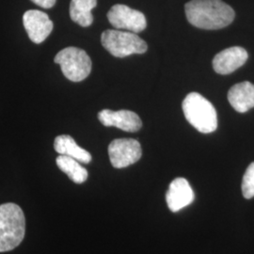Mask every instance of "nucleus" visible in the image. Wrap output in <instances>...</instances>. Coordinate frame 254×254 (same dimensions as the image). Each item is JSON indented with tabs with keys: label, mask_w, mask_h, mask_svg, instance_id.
Masks as SVG:
<instances>
[{
	"label": "nucleus",
	"mask_w": 254,
	"mask_h": 254,
	"mask_svg": "<svg viewBox=\"0 0 254 254\" xmlns=\"http://www.w3.org/2000/svg\"><path fill=\"white\" fill-rule=\"evenodd\" d=\"M54 62L60 64L64 76L73 82L86 79L91 71V61L89 55L77 47H67L55 57Z\"/></svg>",
	"instance_id": "39448f33"
},
{
	"label": "nucleus",
	"mask_w": 254,
	"mask_h": 254,
	"mask_svg": "<svg viewBox=\"0 0 254 254\" xmlns=\"http://www.w3.org/2000/svg\"><path fill=\"white\" fill-rule=\"evenodd\" d=\"M109 159L116 169H124L137 162L142 150L139 142L133 138H117L109 146Z\"/></svg>",
	"instance_id": "423d86ee"
},
{
	"label": "nucleus",
	"mask_w": 254,
	"mask_h": 254,
	"mask_svg": "<svg viewBox=\"0 0 254 254\" xmlns=\"http://www.w3.org/2000/svg\"><path fill=\"white\" fill-rule=\"evenodd\" d=\"M109 23L117 29H126L133 33L143 31L147 26L145 15L127 5H114L108 12Z\"/></svg>",
	"instance_id": "0eeeda50"
},
{
	"label": "nucleus",
	"mask_w": 254,
	"mask_h": 254,
	"mask_svg": "<svg viewBox=\"0 0 254 254\" xmlns=\"http://www.w3.org/2000/svg\"><path fill=\"white\" fill-rule=\"evenodd\" d=\"M242 193L245 199L254 197V162L250 164L242 180Z\"/></svg>",
	"instance_id": "dca6fc26"
},
{
	"label": "nucleus",
	"mask_w": 254,
	"mask_h": 254,
	"mask_svg": "<svg viewBox=\"0 0 254 254\" xmlns=\"http://www.w3.org/2000/svg\"><path fill=\"white\" fill-rule=\"evenodd\" d=\"M185 117L200 133L209 134L218 128V114L214 106L198 92L187 95L182 104Z\"/></svg>",
	"instance_id": "7ed1b4c3"
},
{
	"label": "nucleus",
	"mask_w": 254,
	"mask_h": 254,
	"mask_svg": "<svg viewBox=\"0 0 254 254\" xmlns=\"http://www.w3.org/2000/svg\"><path fill=\"white\" fill-rule=\"evenodd\" d=\"M228 100L237 112L244 113L254 108V85L241 82L233 86L228 92Z\"/></svg>",
	"instance_id": "f8f14e48"
},
{
	"label": "nucleus",
	"mask_w": 254,
	"mask_h": 254,
	"mask_svg": "<svg viewBox=\"0 0 254 254\" xmlns=\"http://www.w3.org/2000/svg\"><path fill=\"white\" fill-rule=\"evenodd\" d=\"M33 3H35L38 6L45 8V9H50L54 7L57 0H31Z\"/></svg>",
	"instance_id": "f3484780"
},
{
	"label": "nucleus",
	"mask_w": 254,
	"mask_h": 254,
	"mask_svg": "<svg viewBox=\"0 0 254 254\" xmlns=\"http://www.w3.org/2000/svg\"><path fill=\"white\" fill-rule=\"evenodd\" d=\"M188 21L201 29H220L234 21L236 13L221 0H191L185 6Z\"/></svg>",
	"instance_id": "f257e3e1"
},
{
	"label": "nucleus",
	"mask_w": 254,
	"mask_h": 254,
	"mask_svg": "<svg viewBox=\"0 0 254 254\" xmlns=\"http://www.w3.org/2000/svg\"><path fill=\"white\" fill-rule=\"evenodd\" d=\"M23 23L29 39L35 44L43 43L53 30V22L49 16L38 9L27 10Z\"/></svg>",
	"instance_id": "6e6552de"
},
{
	"label": "nucleus",
	"mask_w": 254,
	"mask_h": 254,
	"mask_svg": "<svg viewBox=\"0 0 254 254\" xmlns=\"http://www.w3.org/2000/svg\"><path fill=\"white\" fill-rule=\"evenodd\" d=\"M54 149L58 154L70 156L80 163L89 164L91 161V154L77 145L73 137L69 135L57 136L55 138Z\"/></svg>",
	"instance_id": "ddd939ff"
},
{
	"label": "nucleus",
	"mask_w": 254,
	"mask_h": 254,
	"mask_svg": "<svg viewBox=\"0 0 254 254\" xmlns=\"http://www.w3.org/2000/svg\"><path fill=\"white\" fill-rule=\"evenodd\" d=\"M57 165L59 169L66 173L68 177L75 184H83L88 179V172L82 167L80 162L67 155L60 154L57 157Z\"/></svg>",
	"instance_id": "2eb2a0df"
},
{
	"label": "nucleus",
	"mask_w": 254,
	"mask_h": 254,
	"mask_svg": "<svg viewBox=\"0 0 254 254\" xmlns=\"http://www.w3.org/2000/svg\"><path fill=\"white\" fill-rule=\"evenodd\" d=\"M26 218L21 207L12 202L0 205V253L12 251L25 237Z\"/></svg>",
	"instance_id": "f03ea898"
},
{
	"label": "nucleus",
	"mask_w": 254,
	"mask_h": 254,
	"mask_svg": "<svg viewBox=\"0 0 254 254\" xmlns=\"http://www.w3.org/2000/svg\"><path fill=\"white\" fill-rule=\"evenodd\" d=\"M98 119L105 127H117L126 132H136L142 127V122L138 115L130 110L113 111L103 109L98 113Z\"/></svg>",
	"instance_id": "1a4fd4ad"
},
{
	"label": "nucleus",
	"mask_w": 254,
	"mask_h": 254,
	"mask_svg": "<svg viewBox=\"0 0 254 254\" xmlns=\"http://www.w3.org/2000/svg\"><path fill=\"white\" fill-rule=\"evenodd\" d=\"M248 58V52L242 47L226 48L216 55L213 60V68L219 74H229L243 66Z\"/></svg>",
	"instance_id": "9d476101"
},
{
	"label": "nucleus",
	"mask_w": 254,
	"mask_h": 254,
	"mask_svg": "<svg viewBox=\"0 0 254 254\" xmlns=\"http://www.w3.org/2000/svg\"><path fill=\"white\" fill-rule=\"evenodd\" d=\"M102 46L116 58H125L130 55L143 54L147 51L145 42L130 31L108 29L102 33Z\"/></svg>",
	"instance_id": "20e7f679"
},
{
	"label": "nucleus",
	"mask_w": 254,
	"mask_h": 254,
	"mask_svg": "<svg viewBox=\"0 0 254 254\" xmlns=\"http://www.w3.org/2000/svg\"><path fill=\"white\" fill-rule=\"evenodd\" d=\"M194 199L195 195L190 183L182 177L176 178L171 183L166 194L167 204L172 212H178L189 206Z\"/></svg>",
	"instance_id": "9b49d317"
},
{
	"label": "nucleus",
	"mask_w": 254,
	"mask_h": 254,
	"mask_svg": "<svg viewBox=\"0 0 254 254\" xmlns=\"http://www.w3.org/2000/svg\"><path fill=\"white\" fill-rule=\"evenodd\" d=\"M97 5V0H72L70 16L73 22L81 27H90L93 22L91 10Z\"/></svg>",
	"instance_id": "4468645a"
}]
</instances>
